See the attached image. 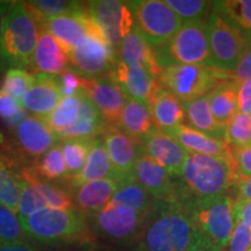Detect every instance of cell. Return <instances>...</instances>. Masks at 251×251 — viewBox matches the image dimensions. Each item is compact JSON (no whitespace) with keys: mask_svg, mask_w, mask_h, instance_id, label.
Instances as JSON below:
<instances>
[{"mask_svg":"<svg viewBox=\"0 0 251 251\" xmlns=\"http://www.w3.org/2000/svg\"><path fill=\"white\" fill-rule=\"evenodd\" d=\"M106 178H117L113 171L111 161L106 150L105 143L101 136L93 139L86 164L80 174L76 177L67 180L68 188L70 191L81 186V185L90 183V181L106 179ZM118 179V178H117ZM119 180V179H118Z\"/></svg>","mask_w":251,"mask_h":251,"instance_id":"obj_26","label":"cell"},{"mask_svg":"<svg viewBox=\"0 0 251 251\" xmlns=\"http://www.w3.org/2000/svg\"><path fill=\"white\" fill-rule=\"evenodd\" d=\"M248 251H251V248H250V249H249V250H248Z\"/></svg>","mask_w":251,"mask_h":251,"instance_id":"obj_57","label":"cell"},{"mask_svg":"<svg viewBox=\"0 0 251 251\" xmlns=\"http://www.w3.org/2000/svg\"><path fill=\"white\" fill-rule=\"evenodd\" d=\"M135 26L153 50L159 49L180 29L183 23L165 0L130 1Z\"/></svg>","mask_w":251,"mask_h":251,"instance_id":"obj_11","label":"cell"},{"mask_svg":"<svg viewBox=\"0 0 251 251\" xmlns=\"http://www.w3.org/2000/svg\"><path fill=\"white\" fill-rule=\"evenodd\" d=\"M92 143L93 139H69L61 141L59 147L67 166L68 179L76 177L83 170Z\"/></svg>","mask_w":251,"mask_h":251,"instance_id":"obj_34","label":"cell"},{"mask_svg":"<svg viewBox=\"0 0 251 251\" xmlns=\"http://www.w3.org/2000/svg\"><path fill=\"white\" fill-rule=\"evenodd\" d=\"M71 69L81 78L108 76L118 62L115 49L102 37L90 34L68 55Z\"/></svg>","mask_w":251,"mask_h":251,"instance_id":"obj_13","label":"cell"},{"mask_svg":"<svg viewBox=\"0 0 251 251\" xmlns=\"http://www.w3.org/2000/svg\"><path fill=\"white\" fill-rule=\"evenodd\" d=\"M231 79L226 72L205 64H175L162 69L159 85L181 102L208 96L216 86ZM233 80V79H231Z\"/></svg>","mask_w":251,"mask_h":251,"instance_id":"obj_7","label":"cell"},{"mask_svg":"<svg viewBox=\"0 0 251 251\" xmlns=\"http://www.w3.org/2000/svg\"><path fill=\"white\" fill-rule=\"evenodd\" d=\"M185 251H222L220 248L212 242L208 237L194 228V231L191 237L190 244Z\"/></svg>","mask_w":251,"mask_h":251,"instance_id":"obj_49","label":"cell"},{"mask_svg":"<svg viewBox=\"0 0 251 251\" xmlns=\"http://www.w3.org/2000/svg\"><path fill=\"white\" fill-rule=\"evenodd\" d=\"M58 139L45 119L34 115L27 117L12 129L9 136L0 135V155L12 166H21V170L35 164Z\"/></svg>","mask_w":251,"mask_h":251,"instance_id":"obj_5","label":"cell"},{"mask_svg":"<svg viewBox=\"0 0 251 251\" xmlns=\"http://www.w3.org/2000/svg\"><path fill=\"white\" fill-rule=\"evenodd\" d=\"M234 202L251 201V179L234 184Z\"/></svg>","mask_w":251,"mask_h":251,"instance_id":"obj_51","label":"cell"},{"mask_svg":"<svg viewBox=\"0 0 251 251\" xmlns=\"http://www.w3.org/2000/svg\"><path fill=\"white\" fill-rule=\"evenodd\" d=\"M28 242L18 213L0 205V244Z\"/></svg>","mask_w":251,"mask_h":251,"instance_id":"obj_39","label":"cell"},{"mask_svg":"<svg viewBox=\"0 0 251 251\" xmlns=\"http://www.w3.org/2000/svg\"><path fill=\"white\" fill-rule=\"evenodd\" d=\"M101 137L115 177L120 181L131 177L135 163L143 151L140 141L114 126H107Z\"/></svg>","mask_w":251,"mask_h":251,"instance_id":"obj_16","label":"cell"},{"mask_svg":"<svg viewBox=\"0 0 251 251\" xmlns=\"http://www.w3.org/2000/svg\"><path fill=\"white\" fill-rule=\"evenodd\" d=\"M81 92H83V90L75 96L63 97L57 107L46 119L49 127L54 131L57 139L76 125L78 117H79Z\"/></svg>","mask_w":251,"mask_h":251,"instance_id":"obj_32","label":"cell"},{"mask_svg":"<svg viewBox=\"0 0 251 251\" xmlns=\"http://www.w3.org/2000/svg\"><path fill=\"white\" fill-rule=\"evenodd\" d=\"M119 61L131 67H141L158 78L162 68L157 59L156 51L140 33L136 26L125 37L117 50Z\"/></svg>","mask_w":251,"mask_h":251,"instance_id":"obj_23","label":"cell"},{"mask_svg":"<svg viewBox=\"0 0 251 251\" xmlns=\"http://www.w3.org/2000/svg\"><path fill=\"white\" fill-rule=\"evenodd\" d=\"M181 23H206L214 2L203 0H165Z\"/></svg>","mask_w":251,"mask_h":251,"instance_id":"obj_37","label":"cell"},{"mask_svg":"<svg viewBox=\"0 0 251 251\" xmlns=\"http://www.w3.org/2000/svg\"><path fill=\"white\" fill-rule=\"evenodd\" d=\"M164 134L177 141L188 152L221 157L230 163L233 159L234 149L226 141L216 140L187 125L178 126L174 129L164 131Z\"/></svg>","mask_w":251,"mask_h":251,"instance_id":"obj_21","label":"cell"},{"mask_svg":"<svg viewBox=\"0 0 251 251\" xmlns=\"http://www.w3.org/2000/svg\"><path fill=\"white\" fill-rule=\"evenodd\" d=\"M134 251H144V250L139 246V244L136 243V244H135V246H134Z\"/></svg>","mask_w":251,"mask_h":251,"instance_id":"obj_56","label":"cell"},{"mask_svg":"<svg viewBox=\"0 0 251 251\" xmlns=\"http://www.w3.org/2000/svg\"><path fill=\"white\" fill-rule=\"evenodd\" d=\"M251 248V228L242 221L235 222L233 233L222 251H248Z\"/></svg>","mask_w":251,"mask_h":251,"instance_id":"obj_45","label":"cell"},{"mask_svg":"<svg viewBox=\"0 0 251 251\" xmlns=\"http://www.w3.org/2000/svg\"><path fill=\"white\" fill-rule=\"evenodd\" d=\"M118 127L141 142V140L156 128L148 103L134 98H127Z\"/></svg>","mask_w":251,"mask_h":251,"instance_id":"obj_28","label":"cell"},{"mask_svg":"<svg viewBox=\"0 0 251 251\" xmlns=\"http://www.w3.org/2000/svg\"><path fill=\"white\" fill-rule=\"evenodd\" d=\"M111 201L115 205L128 207L135 212L149 215L156 200L131 176L120 181Z\"/></svg>","mask_w":251,"mask_h":251,"instance_id":"obj_31","label":"cell"},{"mask_svg":"<svg viewBox=\"0 0 251 251\" xmlns=\"http://www.w3.org/2000/svg\"><path fill=\"white\" fill-rule=\"evenodd\" d=\"M35 75H31L24 69H9L6 70L1 80L0 90L5 91L21 102L24 96L33 85Z\"/></svg>","mask_w":251,"mask_h":251,"instance_id":"obj_40","label":"cell"},{"mask_svg":"<svg viewBox=\"0 0 251 251\" xmlns=\"http://www.w3.org/2000/svg\"><path fill=\"white\" fill-rule=\"evenodd\" d=\"M83 90L87 93L107 126L118 127L127 96L119 84L109 76L84 78Z\"/></svg>","mask_w":251,"mask_h":251,"instance_id":"obj_15","label":"cell"},{"mask_svg":"<svg viewBox=\"0 0 251 251\" xmlns=\"http://www.w3.org/2000/svg\"><path fill=\"white\" fill-rule=\"evenodd\" d=\"M63 99L59 78L52 75H35L33 85L21 100V106L34 117L46 119L54 112Z\"/></svg>","mask_w":251,"mask_h":251,"instance_id":"obj_19","label":"cell"},{"mask_svg":"<svg viewBox=\"0 0 251 251\" xmlns=\"http://www.w3.org/2000/svg\"><path fill=\"white\" fill-rule=\"evenodd\" d=\"M41 29L51 34L63 50L67 52V55L70 54L90 34L98 35L103 39L101 33L94 26L86 13V2L83 8L78 9L74 13L61 15V17L46 21Z\"/></svg>","mask_w":251,"mask_h":251,"instance_id":"obj_14","label":"cell"},{"mask_svg":"<svg viewBox=\"0 0 251 251\" xmlns=\"http://www.w3.org/2000/svg\"><path fill=\"white\" fill-rule=\"evenodd\" d=\"M216 5L244 33L251 36V0L216 1Z\"/></svg>","mask_w":251,"mask_h":251,"instance_id":"obj_41","label":"cell"},{"mask_svg":"<svg viewBox=\"0 0 251 251\" xmlns=\"http://www.w3.org/2000/svg\"><path fill=\"white\" fill-rule=\"evenodd\" d=\"M120 180L117 178L94 180L71 191L75 208L90 218L111 201Z\"/></svg>","mask_w":251,"mask_h":251,"instance_id":"obj_22","label":"cell"},{"mask_svg":"<svg viewBox=\"0 0 251 251\" xmlns=\"http://www.w3.org/2000/svg\"><path fill=\"white\" fill-rule=\"evenodd\" d=\"M12 1H7V0H0V57H1V46H2V37H4V28H5V21L7 13L11 7Z\"/></svg>","mask_w":251,"mask_h":251,"instance_id":"obj_53","label":"cell"},{"mask_svg":"<svg viewBox=\"0 0 251 251\" xmlns=\"http://www.w3.org/2000/svg\"><path fill=\"white\" fill-rule=\"evenodd\" d=\"M237 102L238 112L251 117V77L238 85Z\"/></svg>","mask_w":251,"mask_h":251,"instance_id":"obj_48","label":"cell"},{"mask_svg":"<svg viewBox=\"0 0 251 251\" xmlns=\"http://www.w3.org/2000/svg\"><path fill=\"white\" fill-rule=\"evenodd\" d=\"M183 103L185 115H186L185 120H187L190 127L201 131V133L208 135V136L214 137L216 140L226 141L227 128L221 127V126L216 124L214 118H213L211 108H209L208 96Z\"/></svg>","mask_w":251,"mask_h":251,"instance_id":"obj_30","label":"cell"},{"mask_svg":"<svg viewBox=\"0 0 251 251\" xmlns=\"http://www.w3.org/2000/svg\"><path fill=\"white\" fill-rule=\"evenodd\" d=\"M108 76L117 81L127 98H134L147 103L159 86L158 78L148 70L127 65L119 59Z\"/></svg>","mask_w":251,"mask_h":251,"instance_id":"obj_20","label":"cell"},{"mask_svg":"<svg viewBox=\"0 0 251 251\" xmlns=\"http://www.w3.org/2000/svg\"><path fill=\"white\" fill-rule=\"evenodd\" d=\"M238 85L240 84L231 79L226 80L208 94L212 115L221 127L227 128V125L238 113Z\"/></svg>","mask_w":251,"mask_h":251,"instance_id":"obj_29","label":"cell"},{"mask_svg":"<svg viewBox=\"0 0 251 251\" xmlns=\"http://www.w3.org/2000/svg\"><path fill=\"white\" fill-rule=\"evenodd\" d=\"M134 179L155 200H169L178 197V184L163 166L142 151L133 170Z\"/></svg>","mask_w":251,"mask_h":251,"instance_id":"obj_17","label":"cell"},{"mask_svg":"<svg viewBox=\"0 0 251 251\" xmlns=\"http://www.w3.org/2000/svg\"><path fill=\"white\" fill-rule=\"evenodd\" d=\"M30 68L39 74L61 75L69 68V57L51 34L41 29Z\"/></svg>","mask_w":251,"mask_h":251,"instance_id":"obj_25","label":"cell"},{"mask_svg":"<svg viewBox=\"0 0 251 251\" xmlns=\"http://www.w3.org/2000/svg\"><path fill=\"white\" fill-rule=\"evenodd\" d=\"M27 117L28 115L21 106V102L11 94L0 90V119L2 122L13 129Z\"/></svg>","mask_w":251,"mask_h":251,"instance_id":"obj_43","label":"cell"},{"mask_svg":"<svg viewBox=\"0 0 251 251\" xmlns=\"http://www.w3.org/2000/svg\"><path fill=\"white\" fill-rule=\"evenodd\" d=\"M21 194V178L14 168L0 155V205L18 213Z\"/></svg>","mask_w":251,"mask_h":251,"instance_id":"obj_35","label":"cell"},{"mask_svg":"<svg viewBox=\"0 0 251 251\" xmlns=\"http://www.w3.org/2000/svg\"><path fill=\"white\" fill-rule=\"evenodd\" d=\"M206 33L211 54L208 65L230 75L242 57L251 36L227 17L216 1L206 21Z\"/></svg>","mask_w":251,"mask_h":251,"instance_id":"obj_6","label":"cell"},{"mask_svg":"<svg viewBox=\"0 0 251 251\" xmlns=\"http://www.w3.org/2000/svg\"><path fill=\"white\" fill-rule=\"evenodd\" d=\"M40 27L25 1H12L6 17L0 63L6 70L30 68Z\"/></svg>","mask_w":251,"mask_h":251,"instance_id":"obj_4","label":"cell"},{"mask_svg":"<svg viewBox=\"0 0 251 251\" xmlns=\"http://www.w3.org/2000/svg\"><path fill=\"white\" fill-rule=\"evenodd\" d=\"M234 221H242L251 228V201L234 202Z\"/></svg>","mask_w":251,"mask_h":251,"instance_id":"obj_50","label":"cell"},{"mask_svg":"<svg viewBox=\"0 0 251 251\" xmlns=\"http://www.w3.org/2000/svg\"><path fill=\"white\" fill-rule=\"evenodd\" d=\"M161 68L175 64H209L206 23H185L165 46L156 49Z\"/></svg>","mask_w":251,"mask_h":251,"instance_id":"obj_10","label":"cell"},{"mask_svg":"<svg viewBox=\"0 0 251 251\" xmlns=\"http://www.w3.org/2000/svg\"><path fill=\"white\" fill-rule=\"evenodd\" d=\"M229 76L238 84L251 77V40L249 41V45L244 50L242 57H241L236 68L234 69V71Z\"/></svg>","mask_w":251,"mask_h":251,"instance_id":"obj_47","label":"cell"},{"mask_svg":"<svg viewBox=\"0 0 251 251\" xmlns=\"http://www.w3.org/2000/svg\"><path fill=\"white\" fill-rule=\"evenodd\" d=\"M148 106L153 125L162 133L183 125L186 119L184 103L161 85L153 92Z\"/></svg>","mask_w":251,"mask_h":251,"instance_id":"obj_24","label":"cell"},{"mask_svg":"<svg viewBox=\"0 0 251 251\" xmlns=\"http://www.w3.org/2000/svg\"><path fill=\"white\" fill-rule=\"evenodd\" d=\"M178 184L180 197L207 199L228 193L233 186L230 161L221 157L188 152Z\"/></svg>","mask_w":251,"mask_h":251,"instance_id":"obj_3","label":"cell"},{"mask_svg":"<svg viewBox=\"0 0 251 251\" xmlns=\"http://www.w3.org/2000/svg\"><path fill=\"white\" fill-rule=\"evenodd\" d=\"M231 169H233V185L251 179V148L234 150Z\"/></svg>","mask_w":251,"mask_h":251,"instance_id":"obj_44","label":"cell"},{"mask_svg":"<svg viewBox=\"0 0 251 251\" xmlns=\"http://www.w3.org/2000/svg\"><path fill=\"white\" fill-rule=\"evenodd\" d=\"M89 251H134L133 247H124V246H115V244H108L96 241L90 248Z\"/></svg>","mask_w":251,"mask_h":251,"instance_id":"obj_52","label":"cell"},{"mask_svg":"<svg viewBox=\"0 0 251 251\" xmlns=\"http://www.w3.org/2000/svg\"><path fill=\"white\" fill-rule=\"evenodd\" d=\"M143 151L163 166L174 178H179L188 151L177 141L155 128L141 140Z\"/></svg>","mask_w":251,"mask_h":251,"instance_id":"obj_18","label":"cell"},{"mask_svg":"<svg viewBox=\"0 0 251 251\" xmlns=\"http://www.w3.org/2000/svg\"><path fill=\"white\" fill-rule=\"evenodd\" d=\"M0 251H41V250L29 242H17V243H11V244H0Z\"/></svg>","mask_w":251,"mask_h":251,"instance_id":"obj_54","label":"cell"},{"mask_svg":"<svg viewBox=\"0 0 251 251\" xmlns=\"http://www.w3.org/2000/svg\"><path fill=\"white\" fill-rule=\"evenodd\" d=\"M226 141L234 150L251 148V117L238 112L227 125Z\"/></svg>","mask_w":251,"mask_h":251,"instance_id":"obj_38","label":"cell"},{"mask_svg":"<svg viewBox=\"0 0 251 251\" xmlns=\"http://www.w3.org/2000/svg\"><path fill=\"white\" fill-rule=\"evenodd\" d=\"M26 2L27 8L35 19L40 29L46 21L61 15L74 13L78 9L83 8L85 2L68 1V0H31Z\"/></svg>","mask_w":251,"mask_h":251,"instance_id":"obj_33","label":"cell"},{"mask_svg":"<svg viewBox=\"0 0 251 251\" xmlns=\"http://www.w3.org/2000/svg\"><path fill=\"white\" fill-rule=\"evenodd\" d=\"M86 13L103 39L117 51L119 46L135 26L130 2L97 0L86 2Z\"/></svg>","mask_w":251,"mask_h":251,"instance_id":"obj_12","label":"cell"},{"mask_svg":"<svg viewBox=\"0 0 251 251\" xmlns=\"http://www.w3.org/2000/svg\"><path fill=\"white\" fill-rule=\"evenodd\" d=\"M179 198L190 212L194 228L224 250L235 226L234 199L230 192L207 199Z\"/></svg>","mask_w":251,"mask_h":251,"instance_id":"obj_8","label":"cell"},{"mask_svg":"<svg viewBox=\"0 0 251 251\" xmlns=\"http://www.w3.org/2000/svg\"><path fill=\"white\" fill-rule=\"evenodd\" d=\"M107 128V124L103 120L98 108L94 106L92 100L83 90L79 117L76 125L59 136V141L69 139H96L102 136Z\"/></svg>","mask_w":251,"mask_h":251,"instance_id":"obj_27","label":"cell"},{"mask_svg":"<svg viewBox=\"0 0 251 251\" xmlns=\"http://www.w3.org/2000/svg\"><path fill=\"white\" fill-rule=\"evenodd\" d=\"M59 83L63 97H70L83 90L84 78L78 76L71 68H67L59 75Z\"/></svg>","mask_w":251,"mask_h":251,"instance_id":"obj_46","label":"cell"},{"mask_svg":"<svg viewBox=\"0 0 251 251\" xmlns=\"http://www.w3.org/2000/svg\"><path fill=\"white\" fill-rule=\"evenodd\" d=\"M43 208H47V203L41 193L29 181L21 178V194L18 207L19 218H27Z\"/></svg>","mask_w":251,"mask_h":251,"instance_id":"obj_42","label":"cell"},{"mask_svg":"<svg viewBox=\"0 0 251 251\" xmlns=\"http://www.w3.org/2000/svg\"><path fill=\"white\" fill-rule=\"evenodd\" d=\"M47 251H84L83 248L79 246H68V247H58V248H49Z\"/></svg>","mask_w":251,"mask_h":251,"instance_id":"obj_55","label":"cell"},{"mask_svg":"<svg viewBox=\"0 0 251 251\" xmlns=\"http://www.w3.org/2000/svg\"><path fill=\"white\" fill-rule=\"evenodd\" d=\"M33 169L42 179L55 183L56 180H67V166L59 144H55L42 157L37 159Z\"/></svg>","mask_w":251,"mask_h":251,"instance_id":"obj_36","label":"cell"},{"mask_svg":"<svg viewBox=\"0 0 251 251\" xmlns=\"http://www.w3.org/2000/svg\"><path fill=\"white\" fill-rule=\"evenodd\" d=\"M193 231L190 212L179 196L156 200L136 243L144 251H185Z\"/></svg>","mask_w":251,"mask_h":251,"instance_id":"obj_1","label":"cell"},{"mask_svg":"<svg viewBox=\"0 0 251 251\" xmlns=\"http://www.w3.org/2000/svg\"><path fill=\"white\" fill-rule=\"evenodd\" d=\"M20 221L28 242L48 249L79 246L97 238L91 230L87 216L76 208H43Z\"/></svg>","mask_w":251,"mask_h":251,"instance_id":"obj_2","label":"cell"},{"mask_svg":"<svg viewBox=\"0 0 251 251\" xmlns=\"http://www.w3.org/2000/svg\"><path fill=\"white\" fill-rule=\"evenodd\" d=\"M147 214L109 201L101 211L90 216L89 225L100 242L133 247L139 240Z\"/></svg>","mask_w":251,"mask_h":251,"instance_id":"obj_9","label":"cell"}]
</instances>
